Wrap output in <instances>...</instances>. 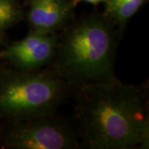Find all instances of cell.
Wrapping results in <instances>:
<instances>
[{
	"instance_id": "obj_1",
	"label": "cell",
	"mask_w": 149,
	"mask_h": 149,
	"mask_svg": "<svg viewBox=\"0 0 149 149\" xmlns=\"http://www.w3.org/2000/svg\"><path fill=\"white\" fill-rule=\"evenodd\" d=\"M79 133L91 149L146 148L149 118L145 94L115 80L79 88L75 105Z\"/></svg>"
},
{
	"instance_id": "obj_2",
	"label": "cell",
	"mask_w": 149,
	"mask_h": 149,
	"mask_svg": "<svg viewBox=\"0 0 149 149\" xmlns=\"http://www.w3.org/2000/svg\"><path fill=\"white\" fill-rule=\"evenodd\" d=\"M117 34L104 14H91L69 22L58 36L53 72L78 88L117 80L114 61Z\"/></svg>"
},
{
	"instance_id": "obj_3",
	"label": "cell",
	"mask_w": 149,
	"mask_h": 149,
	"mask_svg": "<svg viewBox=\"0 0 149 149\" xmlns=\"http://www.w3.org/2000/svg\"><path fill=\"white\" fill-rule=\"evenodd\" d=\"M68 86L53 71L18 70L0 84V113L13 122L52 114Z\"/></svg>"
},
{
	"instance_id": "obj_4",
	"label": "cell",
	"mask_w": 149,
	"mask_h": 149,
	"mask_svg": "<svg viewBox=\"0 0 149 149\" xmlns=\"http://www.w3.org/2000/svg\"><path fill=\"white\" fill-rule=\"evenodd\" d=\"M7 145L15 149H73L80 146L78 134L54 113L13 122Z\"/></svg>"
},
{
	"instance_id": "obj_5",
	"label": "cell",
	"mask_w": 149,
	"mask_h": 149,
	"mask_svg": "<svg viewBox=\"0 0 149 149\" xmlns=\"http://www.w3.org/2000/svg\"><path fill=\"white\" fill-rule=\"evenodd\" d=\"M58 35L32 30L27 37L0 51V58L18 70H36L52 61L56 52Z\"/></svg>"
},
{
	"instance_id": "obj_6",
	"label": "cell",
	"mask_w": 149,
	"mask_h": 149,
	"mask_svg": "<svg viewBox=\"0 0 149 149\" xmlns=\"http://www.w3.org/2000/svg\"><path fill=\"white\" fill-rule=\"evenodd\" d=\"M74 6V3L65 0H32L28 22L33 31L56 33L69 23Z\"/></svg>"
},
{
	"instance_id": "obj_7",
	"label": "cell",
	"mask_w": 149,
	"mask_h": 149,
	"mask_svg": "<svg viewBox=\"0 0 149 149\" xmlns=\"http://www.w3.org/2000/svg\"><path fill=\"white\" fill-rule=\"evenodd\" d=\"M146 0H107L104 15L118 28L123 29L128 20L138 12Z\"/></svg>"
},
{
	"instance_id": "obj_8",
	"label": "cell",
	"mask_w": 149,
	"mask_h": 149,
	"mask_svg": "<svg viewBox=\"0 0 149 149\" xmlns=\"http://www.w3.org/2000/svg\"><path fill=\"white\" fill-rule=\"evenodd\" d=\"M22 12L15 0H0V31L21 20Z\"/></svg>"
},
{
	"instance_id": "obj_9",
	"label": "cell",
	"mask_w": 149,
	"mask_h": 149,
	"mask_svg": "<svg viewBox=\"0 0 149 149\" xmlns=\"http://www.w3.org/2000/svg\"><path fill=\"white\" fill-rule=\"evenodd\" d=\"M79 1H84V2H87L90 3H93V4H99L100 3H106L107 2V0H75V3L79 2Z\"/></svg>"
}]
</instances>
